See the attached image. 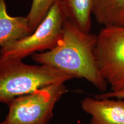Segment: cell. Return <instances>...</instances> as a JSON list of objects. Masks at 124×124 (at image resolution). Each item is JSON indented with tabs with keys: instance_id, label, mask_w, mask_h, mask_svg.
Returning a JSON list of instances; mask_svg holds the SVG:
<instances>
[{
	"instance_id": "6da1fadb",
	"label": "cell",
	"mask_w": 124,
	"mask_h": 124,
	"mask_svg": "<svg viewBox=\"0 0 124 124\" xmlns=\"http://www.w3.org/2000/svg\"><path fill=\"white\" fill-rule=\"evenodd\" d=\"M97 35L85 32L67 18L62 38L50 50L32 55L39 64L54 68L75 78H83L101 92L108 83L100 74L95 57Z\"/></svg>"
},
{
	"instance_id": "7a4b0ae2",
	"label": "cell",
	"mask_w": 124,
	"mask_h": 124,
	"mask_svg": "<svg viewBox=\"0 0 124 124\" xmlns=\"http://www.w3.org/2000/svg\"><path fill=\"white\" fill-rule=\"evenodd\" d=\"M74 79L58 70L45 65L25 64L21 60L0 59V103L58 82Z\"/></svg>"
},
{
	"instance_id": "3957f363",
	"label": "cell",
	"mask_w": 124,
	"mask_h": 124,
	"mask_svg": "<svg viewBox=\"0 0 124 124\" xmlns=\"http://www.w3.org/2000/svg\"><path fill=\"white\" fill-rule=\"evenodd\" d=\"M67 19L63 1L58 0L31 35L8 46L0 47V59L22 60L34 54L52 49L62 38Z\"/></svg>"
},
{
	"instance_id": "277c9868",
	"label": "cell",
	"mask_w": 124,
	"mask_h": 124,
	"mask_svg": "<svg viewBox=\"0 0 124 124\" xmlns=\"http://www.w3.org/2000/svg\"><path fill=\"white\" fill-rule=\"evenodd\" d=\"M64 83L45 86L9 102L4 124H48L54 117V109L67 92Z\"/></svg>"
},
{
	"instance_id": "5b68a950",
	"label": "cell",
	"mask_w": 124,
	"mask_h": 124,
	"mask_svg": "<svg viewBox=\"0 0 124 124\" xmlns=\"http://www.w3.org/2000/svg\"><path fill=\"white\" fill-rule=\"evenodd\" d=\"M95 57L111 91L124 90V27H103L97 35Z\"/></svg>"
},
{
	"instance_id": "8992f818",
	"label": "cell",
	"mask_w": 124,
	"mask_h": 124,
	"mask_svg": "<svg viewBox=\"0 0 124 124\" xmlns=\"http://www.w3.org/2000/svg\"><path fill=\"white\" fill-rule=\"evenodd\" d=\"M81 108L90 116V124H124V101L122 99L86 97Z\"/></svg>"
},
{
	"instance_id": "52a82bcc",
	"label": "cell",
	"mask_w": 124,
	"mask_h": 124,
	"mask_svg": "<svg viewBox=\"0 0 124 124\" xmlns=\"http://www.w3.org/2000/svg\"><path fill=\"white\" fill-rule=\"evenodd\" d=\"M32 33L26 17L12 16L5 0H0V47H5Z\"/></svg>"
},
{
	"instance_id": "ba28073f",
	"label": "cell",
	"mask_w": 124,
	"mask_h": 124,
	"mask_svg": "<svg viewBox=\"0 0 124 124\" xmlns=\"http://www.w3.org/2000/svg\"><path fill=\"white\" fill-rule=\"evenodd\" d=\"M93 15L103 27H124V0H93Z\"/></svg>"
},
{
	"instance_id": "9c48e42d",
	"label": "cell",
	"mask_w": 124,
	"mask_h": 124,
	"mask_svg": "<svg viewBox=\"0 0 124 124\" xmlns=\"http://www.w3.org/2000/svg\"><path fill=\"white\" fill-rule=\"evenodd\" d=\"M67 18L85 32H90L93 0H62Z\"/></svg>"
},
{
	"instance_id": "30bf717a",
	"label": "cell",
	"mask_w": 124,
	"mask_h": 124,
	"mask_svg": "<svg viewBox=\"0 0 124 124\" xmlns=\"http://www.w3.org/2000/svg\"><path fill=\"white\" fill-rule=\"evenodd\" d=\"M58 0H32L27 17L32 32L44 20L51 7Z\"/></svg>"
},
{
	"instance_id": "8fae6325",
	"label": "cell",
	"mask_w": 124,
	"mask_h": 124,
	"mask_svg": "<svg viewBox=\"0 0 124 124\" xmlns=\"http://www.w3.org/2000/svg\"><path fill=\"white\" fill-rule=\"evenodd\" d=\"M97 98H116L124 99V90L119 91H110L108 93H103L95 96Z\"/></svg>"
},
{
	"instance_id": "7c38bea8",
	"label": "cell",
	"mask_w": 124,
	"mask_h": 124,
	"mask_svg": "<svg viewBox=\"0 0 124 124\" xmlns=\"http://www.w3.org/2000/svg\"><path fill=\"white\" fill-rule=\"evenodd\" d=\"M0 124H3L2 122H1V123H0Z\"/></svg>"
}]
</instances>
